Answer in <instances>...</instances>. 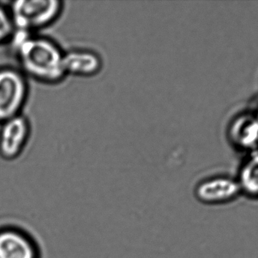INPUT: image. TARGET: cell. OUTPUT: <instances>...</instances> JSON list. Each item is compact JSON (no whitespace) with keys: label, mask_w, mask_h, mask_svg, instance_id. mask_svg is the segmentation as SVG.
Instances as JSON below:
<instances>
[{"label":"cell","mask_w":258,"mask_h":258,"mask_svg":"<svg viewBox=\"0 0 258 258\" xmlns=\"http://www.w3.org/2000/svg\"><path fill=\"white\" fill-rule=\"evenodd\" d=\"M8 46L16 61L15 65L29 80L54 84L67 75L64 53L48 36L16 30Z\"/></svg>","instance_id":"6da1fadb"},{"label":"cell","mask_w":258,"mask_h":258,"mask_svg":"<svg viewBox=\"0 0 258 258\" xmlns=\"http://www.w3.org/2000/svg\"><path fill=\"white\" fill-rule=\"evenodd\" d=\"M8 6L16 30L30 33L54 24L63 9V3L59 0H17Z\"/></svg>","instance_id":"7a4b0ae2"},{"label":"cell","mask_w":258,"mask_h":258,"mask_svg":"<svg viewBox=\"0 0 258 258\" xmlns=\"http://www.w3.org/2000/svg\"><path fill=\"white\" fill-rule=\"evenodd\" d=\"M30 80L16 65H0V124L24 113Z\"/></svg>","instance_id":"3957f363"},{"label":"cell","mask_w":258,"mask_h":258,"mask_svg":"<svg viewBox=\"0 0 258 258\" xmlns=\"http://www.w3.org/2000/svg\"><path fill=\"white\" fill-rule=\"evenodd\" d=\"M31 133V122L24 113L1 123L0 157L6 161L19 158L27 147Z\"/></svg>","instance_id":"277c9868"},{"label":"cell","mask_w":258,"mask_h":258,"mask_svg":"<svg viewBox=\"0 0 258 258\" xmlns=\"http://www.w3.org/2000/svg\"><path fill=\"white\" fill-rule=\"evenodd\" d=\"M236 179L227 176L211 177L200 182L195 189L199 201L207 204L230 202L241 195Z\"/></svg>","instance_id":"5b68a950"},{"label":"cell","mask_w":258,"mask_h":258,"mask_svg":"<svg viewBox=\"0 0 258 258\" xmlns=\"http://www.w3.org/2000/svg\"><path fill=\"white\" fill-rule=\"evenodd\" d=\"M0 258H40V253L27 233L15 227H3L0 229Z\"/></svg>","instance_id":"8992f818"},{"label":"cell","mask_w":258,"mask_h":258,"mask_svg":"<svg viewBox=\"0 0 258 258\" xmlns=\"http://www.w3.org/2000/svg\"><path fill=\"white\" fill-rule=\"evenodd\" d=\"M232 145L247 154L258 150V121L254 112L235 117L227 131Z\"/></svg>","instance_id":"52a82bcc"},{"label":"cell","mask_w":258,"mask_h":258,"mask_svg":"<svg viewBox=\"0 0 258 258\" xmlns=\"http://www.w3.org/2000/svg\"><path fill=\"white\" fill-rule=\"evenodd\" d=\"M63 65L67 74L88 77L99 72L102 62L99 56L94 51L75 49L64 53Z\"/></svg>","instance_id":"ba28073f"},{"label":"cell","mask_w":258,"mask_h":258,"mask_svg":"<svg viewBox=\"0 0 258 258\" xmlns=\"http://www.w3.org/2000/svg\"><path fill=\"white\" fill-rule=\"evenodd\" d=\"M236 179L241 193L258 198V150L248 154Z\"/></svg>","instance_id":"9c48e42d"},{"label":"cell","mask_w":258,"mask_h":258,"mask_svg":"<svg viewBox=\"0 0 258 258\" xmlns=\"http://www.w3.org/2000/svg\"><path fill=\"white\" fill-rule=\"evenodd\" d=\"M15 30L16 28L9 6L0 3V46L9 45Z\"/></svg>","instance_id":"30bf717a"},{"label":"cell","mask_w":258,"mask_h":258,"mask_svg":"<svg viewBox=\"0 0 258 258\" xmlns=\"http://www.w3.org/2000/svg\"><path fill=\"white\" fill-rule=\"evenodd\" d=\"M254 115H255L256 118H257V121H258V107L257 109H256L255 111L254 112Z\"/></svg>","instance_id":"8fae6325"}]
</instances>
